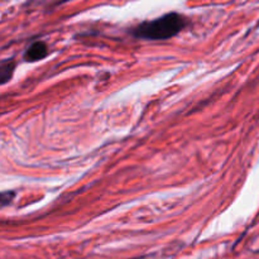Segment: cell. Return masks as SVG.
<instances>
[{
    "label": "cell",
    "mask_w": 259,
    "mask_h": 259,
    "mask_svg": "<svg viewBox=\"0 0 259 259\" xmlns=\"http://www.w3.org/2000/svg\"><path fill=\"white\" fill-rule=\"evenodd\" d=\"M186 17L176 12L167 13L153 20L142 22L132 29L136 38L147 40H164L175 37L187 25Z\"/></svg>",
    "instance_id": "obj_1"
},
{
    "label": "cell",
    "mask_w": 259,
    "mask_h": 259,
    "mask_svg": "<svg viewBox=\"0 0 259 259\" xmlns=\"http://www.w3.org/2000/svg\"><path fill=\"white\" fill-rule=\"evenodd\" d=\"M48 55V47L45 42L42 40H37V42H33L32 45L28 47V50L25 51L24 60L28 62H35V61H39L42 58H45Z\"/></svg>",
    "instance_id": "obj_2"
},
{
    "label": "cell",
    "mask_w": 259,
    "mask_h": 259,
    "mask_svg": "<svg viewBox=\"0 0 259 259\" xmlns=\"http://www.w3.org/2000/svg\"><path fill=\"white\" fill-rule=\"evenodd\" d=\"M14 68L15 61L13 60H8L5 62L0 63V85L8 82L12 78L13 73H14Z\"/></svg>",
    "instance_id": "obj_3"
},
{
    "label": "cell",
    "mask_w": 259,
    "mask_h": 259,
    "mask_svg": "<svg viewBox=\"0 0 259 259\" xmlns=\"http://www.w3.org/2000/svg\"><path fill=\"white\" fill-rule=\"evenodd\" d=\"M14 197H15V192H13V191L0 192V207L9 205Z\"/></svg>",
    "instance_id": "obj_4"
}]
</instances>
